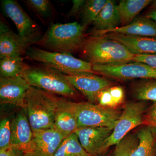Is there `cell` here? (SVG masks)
<instances>
[{"instance_id": "obj_7", "label": "cell", "mask_w": 156, "mask_h": 156, "mask_svg": "<svg viewBox=\"0 0 156 156\" xmlns=\"http://www.w3.org/2000/svg\"><path fill=\"white\" fill-rule=\"evenodd\" d=\"M4 13L14 23L18 35L30 47L38 42L43 36L40 26L28 15L17 1L3 0Z\"/></svg>"}, {"instance_id": "obj_31", "label": "cell", "mask_w": 156, "mask_h": 156, "mask_svg": "<svg viewBox=\"0 0 156 156\" xmlns=\"http://www.w3.org/2000/svg\"><path fill=\"white\" fill-rule=\"evenodd\" d=\"M133 62L145 63L156 69V54L135 55Z\"/></svg>"}, {"instance_id": "obj_28", "label": "cell", "mask_w": 156, "mask_h": 156, "mask_svg": "<svg viewBox=\"0 0 156 156\" xmlns=\"http://www.w3.org/2000/svg\"><path fill=\"white\" fill-rule=\"evenodd\" d=\"M137 135L128 134L116 146L113 156H129L137 146Z\"/></svg>"}, {"instance_id": "obj_11", "label": "cell", "mask_w": 156, "mask_h": 156, "mask_svg": "<svg viewBox=\"0 0 156 156\" xmlns=\"http://www.w3.org/2000/svg\"><path fill=\"white\" fill-rule=\"evenodd\" d=\"M64 76L74 88L80 92L90 103L97 104L98 93L112 86L110 81L95 73H83L71 76L64 74Z\"/></svg>"}, {"instance_id": "obj_30", "label": "cell", "mask_w": 156, "mask_h": 156, "mask_svg": "<svg viewBox=\"0 0 156 156\" xmlns=\"http://www.w3.org/2000/svg\"><path fill=\"white\" fill-rule=\"evenodd\" d=\"M143 125L156 130V103L145 112L144 117Z\"/></svg>"}, {"instance_id": "obj_9", "label": "cell", "mask_w": 156, "mask_h": 156, "mask_svg": "<svg viewBox=\"0 0 156 156\" xmlns=\"http://www.w3.org/2000/svg\"><path fill=\"white\" fill-rule=\"evenodd\" d=\"M93 70L96 74L119 80L141 79L156 81V69L142 62L102 65H94Z\"/></svg>"}, {"instance_id": "obj_19", "label": "cell", "mask_w": 156, "mask_h": 156, "mask_svg": "<svg viewBox=\"0 0 156 156\" xmlns=\"http://www.w3.org/2000/svg\"><path fill=\"white\" fill-rule=\"evenodd\" d=\"M110 33L156 38V22L145 16L139 17L130 24L119 27L106 34Z\"/></svg>"}, {"instance_id": "obj_27", "label": "cell", "mask_w": 156, "mask_h": 156, "mask_svg": "<svg viewBox=\"0 0 156 156\" xmlns=\"http://www.w3.org/2000/svg\"><path fill=\"white\" fill-rule=\"evenodd\" d=\"M27 8L42 20L51 18L54 15V8L48 0H26L24 1Z\"/></svg>"}, {"instance_id": "obj_22", "label": "cell", "mask_w": 156, "mask_h": 156, "mask_svg": "<svg viewBox=\"0 0 156 156\" xmlns=\"http://www.w3.org/2000/svg\"><path fill=\"white\" fill-rule=\"evenodd\" d=\"M29 67L21 56L5 57L0 60V76L5 78L21 76Z\"/></svg>"}, {"instance_id": "obj_6", "label": "cell", "mask_w": 156, "mask_h": 156, "mask_svg": "<svg viewBox=\"0 0 156 156\" xmlns=\"http://www.w3.org/2000/svg\"><path fill=\"white\" fill-rule=\"evenodd\" d=\"M74 113L78 128L105 127L114 128L122 113L118 108L106 107L90 102H75L69 101Z\"/></svg>"}, {"instance_id": "obj_35", "label": "cell", "mask_w": 156, "mask_h": 156, "mask_svg": "<svg viewBox=\"0 0 156 156\" xmlns=\"http://www.w3.org/2000/svg\"><path fill=\"white\" fill-rule=\"evenodd\" d=\"M154 156H156V145H155V148Z\"/></svg>"}, {"instance_id": "obj_3", "label": "cell", "mask_w": 156, "mask_h": 156, "mask_svg": "<svg viewBox=\"0 0 156 156\" xmlns=\"http://www.w3.org/2000/svg\"><path fill=\"white\" fill-rule=\"evenodd\" d=\"M60 98L30 87L26 95L24 109L33 131L52 129Z\"/></svg>"}, {"instance_id": "obj_24", "label": "cell", "mask_w": 156, "mask_h": 156, "mask_svg": "<svg viewBox=\"0 0 156 156\" xmlns=\"http://www.w3.org/2000/svg\"><path fill=\"white\" fill-rule=\"evenodd\" d=\"M55 156H95L87 152L81 145L77 134L66 137L56 151Z\"/></svg>"}, {"instance_id": "obj_33", "label": "cell", "mask_w": 156, "mask_h": 156, "mask_svg": "<svg viewBox=\"0 0 156 156\" xmlns=\"http://www.w3.org/2000/svg\"><path fill=\"white\" fill-rule=\"evenodd\" d=\"M152 5L151 9L148 11L145 16L156 22V1H154Z\"/></svg>"}, {"instance_id": "obj_5", "label": "cell", "mask_w": 156, "mask_h": 156, "mask_svg": "<svg viewBox=\"0 0 156 156\" xmlns=\"http://www.w3.org/2000/svg\"><path fill=\"white\" fill-rule=\"evenodd\" d=\"M25 55L30 61L41 62L66 75L83 73L96 74L92 64L76 58L71 54L51 52L32 46L28 48Z\"/></svg>"}, {"instance_id": "obj_4", "label": "cell", "mask_w": 156, "mask_h": 156, "mask_svg": "<svg viewBox=\"0 0 156 156\" xmlns=\"http://www.w3.org/2000/svg\"><path fill=\"white\" fill-rule=\"evenodd\" d=\"M30 87L66 98H75L77 91L64 74L47 66H29L21 75Z\"/></svg>"}, {"instance_id": "obj_13", "label": "cell", "mask_w": 156, "mask_h": 156, "mask_svg": "<svg viewBox=\"0 0 156 156\" xmlns=\"http://www.w3.org/2000/svg\"><path fill=\"white\" fill-rule=\"evenodd\" d=\"M30 86L22 76L0 78V102L24 109V99Z\"/></svg>"}, {"instance_id": "obj_29", "label": "cell", "mask_w": 156, "mask_h": 156, "mask_svg": "<svg viewBox=\"0 0 156 156\" xmlns=\"http://www.w3.org/2000/svg\"><path fill=\"white\" fill-rule=\"evenodd\" d=\"M11 120L5 118L0 123V151L11 147Z\"/></svg>"}, {"instance_id": "obj_34", "label": "cell", "mask_w": 156, "mask_h": 156, "mask_svg": "<svg viewBox=\"0 0 156 156\" xmlns=\"http://www.w3.org/2000/svg\"><path fill=\"white\" fill-rule=\"evenodd\" d=\"M0 156H17V151L11 147L1 150Z\"/></svg>"}, {"instance_id": "obj_2", "label": "cell", "mask_w": 156, "mask_h": 156, "mask_svg": "<svg viewBox=\"0 0 156 156\" xmlns=\"http://www.w3.org/2000/svg\"><path fill=\"white\" fill-rule=\"evenodd\" d=\"M76 22L52 23L36 44L49 51L71 54L80 51L86 37Z\"/></svg>"}, {"instance_id": "obj_18", "label": "cell", "mask_w": 156, "mask_h": 156, "mask_svg": "<svg viewBox=\"0 0 156 156\" xmlns=\"http://www.w3.org/2000/svg\"><path fill=\"white\" fill-rule=\"evenodd\" d=\"M53 128L65 137L75 133L78 128L76 118L70 106L69 100L64 98H60L54 118Z\"/></svg>"}, {"instance_id": "obj_8", "label": "cell", "mask_w": 156, "mask_h": 156, "mask_svg": "<svg viewBox=\"0 0 156 156\" xmlns=\"http://www.w3.org/2000/svg\"><path fill=\"white\" fill-rule=\"evenodd\" d=\"M146 107L143 101H131L126 104L107 141L105 151L110 147L118 144L134 128L143 124Z\"/></svg>"}, {"instance_id": "obj_25", "label": "cell", "mask_w": 156, "mask_h": 156, "mask_svg": "<svg viewBox=\"0 0 156 156\" xmlns=\"http://www.w3.org/2000/svg\"><path fill=\"white\" fill-rule=\"evenodd\" d=\"M108 0H88L82 10V24L84 30L93 24L98 15L106 4Z\"/></svg>"}, {"instance_id": "obj_17", "label": "cell", "mask_w": 156, "mask_h": 156, "mask_svg": "<svg viewBox=\"0 0 156 156\" xmlns=\"http://www.w3.org/2000/svg\"><path fill=\"white\" fill-rule=\"evenodd\" d=\"M92 25L94 30L92 36L103 35L120 27L121 22L115 1L108 0Z\"/></svg>"}, {"instance_id": "obj_21", "label": "cell", "mask_w": 156, "mask_h": 156, "mask_svg": "<svg viewBox=\"0 0 156 156\" xmlns=\"http://www.w3.org/2000/svg\"><path fill=\"white\" fill-rule=\"evenodd\" d=\"M153 131L145 126L138 131V144L129 156H154L156 141Z\"/></svg>"}, {"instance_id": "obj_16", "label": "cell", "mask_w": 156, "mask_h": 156, "mask_svg": "<svg viewBox=\"0 0 156 156\" xmlns=\"http://www.w3.org/2000/svg\"><path fill=\"white\" fill-rule=\"evenodd\" d=\"M103 35L119 42L134 55L156 54V38L112 33Z\"/></svg>"}, {"instance_id": "obj_20", "label": "cell", "mask_w": 156, "mask_h": 156, "mask_svg": "<svg viewBox=\"0 0 156 156\" xmlns=\"http://www.w3.org/2000/svg\"><path fill=\"white\" fill-rule=\"evenodd\" d=\"M152 1L151 0H121L117 5L121 26H125L132 22L137 15Z\"/></svg>"}, {"instance_id": "obj_12", "label": "cell", "mask_w": 156, "mask_h": 156, "mask_svg": "<svg viewBox=\"0 0 156 156\" xmlns=\"http://www.w3.org/2000/svg\"><path fill=\"white\" fill-rule=\"evenodd\" d=\"M113 128L105 127H83L78 128L75 133L84 149L95 156L105 152L107 141Z\"/></svg>"}, {"instance_id": "obj_15", "label": "cell", "mask_w": 156, "mask_h": 156, "mask_svg": "<svg viewBox=\"0 0 156 156\" xmlns=\"http://www.w3.org/2000/svg\"><path fill=\"white\" fill-rule=\"evenodd\" d=\"M11 147L20 150L30 143L33 132L23 109L11 120Z\"/></svg>"}, {"instance_id": "obj_14", "label": "cell", "mask_w": 156, "mask_h": 156, "mask_svg": "<svg viewBox=\"0 0 156 156\" xmlns=\"http://www.w3.org/2000/svg\"><path fill=\"white\" fill-rule=\"evenodd\" d=\"M3 19L1 18L0 23V58L22 56L30 46L11 30Z\"/></svg>"}, {"instance_id": "obj_1", "label": "cell", "mask_w": 156, "mask_h": 156, "mask_svg": "<svg viewBox=\"0 0 156 156\" xmlns=\"http://www.w3.org/2000/svg\"><path fill=\"white\" fill-rule=\"evenodd\" d=\"M80 52L86 61L92 65L129 63L133 62L135 56L119 42L105 35L86 37Z\"/></svg>"}, {"instance_id": "obj_23", "label": "cell", "mask_w": 156, "mask_h": 156, "mask_svg": "<svg viewBox=\"0 0 156 156\" xmlns=\"http://www.w3.org/2000/svg\"><path fill=\"white\" fill-rule=\"evenodd\" d=\"M125 97V91L122 87L111 86L98 93L97 104L106 107L117 108L124 102Z\"/></svg>"}, {"instance_id": "obj_26", "label": "cell", "mask_w": 156, "mask_h": 156, "mask_svg": "<svg viewBox=\"0 0 156 156\" xmlns=\"http://www.w3.org/2000/svg\"><path fill=\"white\" fill-rule=\"evenodd\" d=\"M133 93L136 99L151 101L156 103V81L144 80L134 85Z\"/></svg>"}, {"instance_id": "obj_32", "label": "cell", "mask_w": 156, "mask_h": 156, "mask_svg": "<svg viewBox=\"0 0 156 156\" xmlns=\"http://www.w3.org/2000/svg\"><path fill=\"white\" fill-rule=\"evenodd\" d=\"M85 0H73V1L72 8L66 15L67 17H77L81 14L84 5L86 2Z\"/></svg>"}, {"instance_id": "obj_10", "label": "cell", "mask_w": 156, "mask_h": 156, "mask_svg": "<svg viewBox=\"0 0 156 156\" xmlns=\"http://www.w3.org/2000/svg\"><path fill=\"white\" fill-rule=\"evenodd\" d=\"M32 139L27 146L17 151V156H55L66 138L54 129L33 130Z\"/></svg>"}]
</instances>
